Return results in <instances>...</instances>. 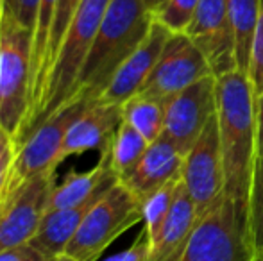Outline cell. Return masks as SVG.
Masks as SVG:
<instances>
[{
	"instance_id": "cell-1",
	"label": "cell",
	"mask_w": 263,
	"mask_h": 261,
	"mask_svg": "<svg viewBox=\"0 0 263 261\" xmlns=\"http://www.w3.org/2000/svg\"><path fill=\"white\" fill-rule=\"evenodd\" d=\"M217 118L224 165V195L249 240V209L256 159V98L247 73L217 77Z\"/></svg>"
},
{
	"instance_id": "cell-2",
	"label": "cell",
	"mask_w": 263,
	"mask_h": 261,
	"mask_svg": "<svg viewBox=\"0 0 263 261\" xmlns=\"http://www.w3.org/2000/svg\"><path fill=\"white\" fill-rule=\"evenodd\" d=\"M153 25L143 0H111L70 101H97ZM68 101V102H70Z\"/></svg>"
},
{
	"instance_id": "cell-3",
	"label": "cell",
	"mask_w": 263,
	"mask_h": 261,
	"mask_svg": "<svg viewBox=\"0 0 263 261\" xmlns=\"http://www.w3.org/2000/svg\"><path fill=\"white\" fill-rule=\"evenodd\" d=\"M109 2L111 0H83L76 18L72 20L58 49L54 63L50 66L49 77H47L38 113H36L25 138L43 120H47L55 111L65 108L72 98L77 79L81 75V70L84 66L88 52L93 45V39L97 36V31L101 27V22L104 18Z\"/></svg>"
},
{
	"instance_id": "cell-4",
	"label": "cell",
	"mask_w": 263,
	"mask_h": 261,
	"mask_svg": "<svg viewBox=\"0 0 263 261\" xmlns=\"http://www.w3.org/2000/svg\"><path fill=\"white\" fill-rule=\"evenodd\" d=\"M32 32L0 7V129L16 143L31 113Z\"/></svg>"
},
{
	"instance_id": "cell-5",
	"label": "cell",
	"mask_w": 263,
	"mask_h": 261,
	"mask_svg": "<svg viewBox=\"0 0 263 261\" xmlns=\"http://www.w3.org/2000/svg\"><path fill=\"white\" fill-rule=\"evenodd\" d=\"M138 222H142L140 200L125 185L115 183L86 213L65 254L76 261H99L118 236Z\"/></svg>"
},
{
	"instance_id": "cell-6",
	"label": "cell",
	"mask_w": 263,
	"mask_h": 261,
	"mask_svg": "<svg viewBox=\"0 0 263 261\" xmlns=\"http://www.w3.org/2000/svg\"><path fill=\"white\" fill-rule=\"evenodd\" d=\"M90 102L70 101L65 108H61L52 116L43 120L18 145L6 197L11 192H14L22 183L58 168L59 154H61L68 129L72 127V124L76 122V118L84 111V108Z\"/></svg>"
},
{
	"instance_id": "cell-7",
	"label": "cell",
	"mask_w": 263,
	"mask_h": 261,
	"mask_svg": "<svg viewBox=\"0 0 263 261\" xmlns=\"http://www.w3.org/2000/svg\"><path fill=\"white\" fill-rule=\"evenodd\" d=\"M55 185V170H49L22 183L0 202V252L34 238L49 211Z\"/></svg>"
},
{
	"instance_id": "cell-8",
	"label": "cell",
	"mask_w": 263,
	"mask_h": 261,
	"mask_svg": "<svg viewBox=\"0 0 263 261\" xmlns=\"http://www.w3.org/2000/svg\"><path fill=\"white\" fill-rule=\"evenodd\" d=\"M181 181L194 200L199 220L224 198V165L217 113L184 156Z\"/></svg>"
},
{
	"instance_id": "cell-9",
	"label": "cell",
	"mask_w": 263,
	"mask_h": 261,
	"mask_svg": "<svg viewBox=\"0 0 263 261\" xmlns=\"http://www.w3.org/2000/svg\"><path fill=\"white\" fill-rule=\"evenodd\" d=\"M251 245L236 220L231 202L222 198L199 220L177 261H251Z\"/></svg>"
},
{
	"instance_id": "cell-10",
	"label": "cell",
	"mask_w": 263,
	"mask_h": 261,
	"mask_svg": "<svg viewBox=\"0 0 263 261\" xmlns=\"http://www.w3.org/2000/svg\"><path fill=\"white\" fill-rule=\"evenodd\" d=\"M215 113L217 77L208 75L165 102L163 136L168 138L183 156H186Z\"/></svg>"
},
{
	"instance_id": "cell-11",
	"label": "cell",
	"mask_w": 263,
	"mask_h": 261,
	"mask_svg": "<svg viewBox=\"0 0 263 261\" xmlns=\"http://www.w3.org/2000/svg\"><path fill=\"white\" fill-rule=\"evenodd\" d=\"M208 75H213V72L197 45L184 32L172 34L149 81L138 95L166 102L184 88L192 86L194 83Z\"/></svg>"
},
{
	"instance_id": "cell-12",
	"label": "cell",
	"mask_w": 263,
	"mask_h": 261,
	"mask_svg": "<svg viewBox=\"0 0 263 261\" xmlns=\"http://www.w3.org/2000/svg\"><path fill=\"white\" fill-rule=\"evenodd\" d=\"M184 34L202 52L215 77L238 70L228 0H199L195 16Z\"/></svg>"
},
{
	"instance_id": "cell-13",
	"label": "cell",
	"mask_w": 263,
	"mask_h": 261,
	"mask_svg": "<svg viewBox=\"0 0 263 261\" xmlns=\"http://www.w3.org/2000/svg\"><path fill=\"white\" fill-rule=\"evenodd\" d=\"M170 36H172V32L153 18V25H151L145 39L117 70L109 86L99 97V101L107 102V104L124 106L127 101L136 97L149 81Z\"/></svg>"
},
{
	"instance_id": "cell-14",
	"label": "cell",
	"mask_w": 263,
	"mask_h": 261,
	"mask_svg": "<svg viewBox=\"0 0 263 261\" xmlns=\"http://www.w3.org/2000/svg\"><path fill=\"white\" fill-rule=\"evenodd\" d=\"M120 122L122 106L107 104L99 98L91 101L68 129L59 154V163L70 156L90 150H99V154L107 152Z\"/></svg>"
},
{
	"instance_id": "cell-15",
	"label": "cell",
	"mask_w": 263,
	"mask_h": 261,
	"mask_svg": "<svg viewBox=\"0 0 263 261\" xmlns=\"http://www.w3.org/2000/svg\"><path fill=\"white\" fill-rule=\"evenodd\" d=\"M184 156L177 150V147L165 136H159L156 142L149 143L133 172L120 181L129 188L142 204L156 190L165 186L172 179L179 177L183 170Z\"/></svg>"
},
{
	"instance_id": "cell-16",
	"label": "cell",
	"mask_w": 263,
	"mask_h": 261,
	"mask_svg": "<svg viewBox=\"0 0 263 261\" xmlns=\"http://www.w3.org/2000/svg\"><path fill=\"white\" fill-rule=\"evenodd\" d=\"M197 224V209H195L190 193L184 190L183 181H181L172 209H170L158 238L151 245L147 261H177L186 249Z\"/></svg>"
},
{
	"instance_id": "cell-17",
	"label": "cell",
	"mask_w": 263,
	"mask_h": 261,
	"mask_svg": "<svg viewBox=\"0 0 263 261\" xmlns=\"http://www.w3.org/2000/svg\"><path fill=\"white\" fill-rule=\"evenodd\" d=\"M115 183H118V177L111 170L109 157L107 154H101V159L91 170L83 172V174L70 172L68 177L61 185H55L52 195H50L49 211L86 204V202L101 197Z\"/></svg>"
},
{
	"instance_id": "cell-18",
	"label": "cell",
	"mask_w": 263,
	"mask_h": 261,
	"mask_svg": "<svg viewBox=\"0 0 263 261\" xmlns=\"http://www.w3.org/2000/svg\"><path fill=\"white\" fill-rule=\"evenodd\" d=\"M97 200L99 197L83 206H76V208H63L47 211L38 233L29 242V245H32L36 251L42 252L47 259L55 258L59 254H65L66 247H68L70 242L76 236V233L79 231L86 213L90 211V208Z\"/></svg>"
},
{
	"instance_id": "cell-19",
	"label": "cell",
	"mask_w": 263,
	"mask_h": 261,
	"mask_svg": "<svg viewBox=\"0 0 263 261\" xmlns=\"http://www.w3.org/2000/svg\"><path fill=\"white\" fill-rule=\"evenodd\" d=\"M260 0H228L229 22H231L233 39H235L236 66L243 73H249L254 36L260 22Z\"/></svg>"
},
{
	"instance_id": "cell-20",
	"label": "cell",
	"mask_w": 263,
	"mask_h": 261,
	"mask_svg": "<svg viewBox=\"0 0 263 261\" xmlns=\"http://www.w3.org/2000/svg\"><path fill=\"white\" fill-rule=\"evenodd\" d=\"M147 147H149V142H147L138 131L133 129L127 122L122 120L117 132H115V136H113L109 150L104 152L107 154V157H109L111 170L115 172L118 181H124V179L131 174L133 168L142 159Z\"/></svg>"
},
{
	"instance_id": "cell-21",
	"label": "cell",
	"mask_w": 263,
	"mask_h": 261,
	"mask_svg": "<svg viewBox=\"0 0 263 261\" xmlns=\"http://www.w3.org/2000/svg\"><path fill=\"white\" fill-rule=\"evenodd\" d=\"M122 120L136 129L149 143L163 134L165 126V102L136 95L122 106Z\"/></svg>"
},
{
	"instance_id": "cell-22",
	"label": "cell",
	"mask_w": 263,
	"mask_h": 261,
	"mask_svg": "<svg viewBox=\"0 0 263 261\" xmlns=\"http://www.w3.org/2000/svg\"><path fill=\"white\" fill-rule=\"evenodd\" d=\"M179 185H181V175L172 179L170 183H166L165 186H161L153 195H149L142 202V224H143L142 229L149 236L151 245L158 238L159 231H161L163 224H165L166 216H168L170 209H172L174 198L177 195Z\"/></svg>"
},
{
	"instance_id": "cell-23",
	"label": "cell",
	"mask_w": 263,
	"mask_h": 261,
	"mask_svg": "<svg viewBox=\"0 0 263 261\" xmlns=\"http://www.w3.org/2000/svg\"><path fill=\"white\" fill-rule=\"evenodd\" d=\"M81 4H83V0H58V4H55L54 24H52V31H50L49 49H47L45 77H43V90H45L47 77H49L50 66H52V63H54V57H55V54H58L59 45H61L63 38H65L66 31H68L70 24H72V20L76 18V14H77V11H79ZM42 97H43V93H42ZM40 102H42V101H40ZM38 108H40V106H38ZM36 113H38V109H36ZM34 116H32V120H34ZM32 120H31V124H32ZM31 124H29V127H31ZM29 127H27V131H29ZM25 134H27V132H25ZM24 138H25V136H24ZM22 142H24V139H22Z\"/></svg>"
},
{
	"instance_id": "cell-24",
	"label": "cell",
	"mask_w": 263,
	"mask_h": 261,
	"mask_svg": "<svg viewBox=\"0 0 263 261\" xmlns=\"http://www.w3.org/2000/svg\"><path fill=\"white\" fill-rule=\"evenodd\" d=\"M199 0H165L153 11V18L172 34H183L190 27Z\"/></svg>"
},
{
	"instance_id": "cell-25",
	"label": "cell",
	"mask_w": 263,
	"mask_h": 261,
	"mask_svg": "<svg viewBox=\"0 0 263 261\" xmlns=\"http://www.w3.org/2000/svg\"><path fill=\"white\" fill-rule=\"evenodd\" d=\"M249 245L251 261H263V172L253 177L249 209Z\"/></svg>"
},
{
	"instance_id": "cell-26",
	"label": "cell",
	"mask_w": 263,
	"mask_h": 261,
	"mask_svg": "<svg viewBox=\"0 0 263 261\" xmlns=\"http://www.w3.org/2000/svg\"><path fill=\"white\" fill-rule=\"evenodd\" d=\"M18 143L9 132L0 129V202L4 200L9 186L11 170H13L14 156H16Z\"/></svg>"
},
{
	"instance_id": "cell-27",
	"label": "cell",
	"mask_w": 263,
	"mask_h": 261,
	"mask_svg": "<svg viewBox=\"0 0 263 261\" xmlns=\"http://www.w3.org/2000/svg\"><path fill=\"white\" fill-rule=\"evenodd\" d=\"M260 7V22H258L256 36H254V45H253V56H251V66H249V77L251 84H253L254 97L263 91V0Z\"/></svg>"
},
{
	"instance_id": "cell-28",
	"label": "cell",
	"mask_w": 263,
	"mask_h": 261,
	"mask_svg": "<svg viewBox=\"0 0 263 261\" xmlns=\"http://www.w3.org/2000/svg\"><path fill=\"white\" fill-rule=\"evenodd\" d=\"M2 6L11 13V16L34 34L36 16H38L40 0H2Z\"/></svg>"
},
{
	"instance_id": "cell-29",
	"label": "cell",
	"mask_w": 263,
	"mask_h": 261,
	"mask_svg": "<svg viewBox=\"0 0 263 261\" xmlns=\"http://www.w3.org/2000/svg\"><path fill=\"white\" fill-rule=\"evenodd\" d=\"M149 252H151V242L147 233L142 229V233L136 236V240L133 242L131 247L124 249V251L117 252V254L104 258L101 261H147L149 259Z\"/></svg>"
},
{
	"instance_id": "cell-30",
	"label": "cell",
	"mask_w": 263,
	"mask_h": 261,
	"mask_svg": "<svg viewBox=\"0 0 263 261\" xmlns=\"http://www.w3.org/2000/svg\"><path fill=\"white\" fill-rule=\"evenodd\" d=\"M254 98H256V159H254V175H256L263 172V91Z\"/></svg>"
},
{
	"instance_id": "cell-31",
	"label": "cell",
	"mask_w": 263,
	"mask_h": 261,
	"mask_svg": "<svg viewBox=\"0 0 263 261\" xmlns=\"http://www.w3.org/2000/svg\"><path fill=\"white\" fill-rule=\"evenodd\" d=\"M45 259L47 258L42 252L36 251V249L29 244L0 252V261H45Z\"/></svg>"
},
{
	"instance_id": "cell-32",
	"label": "cell",
	"mask_w": 263,
	"mask_h": 261,
	"mask_svg": "<svg viewBox=\"0 0 263 261\" xmlns=\"http://www.w3.org/2000/svg\"><path fill=\"white\" fill-rule=\"evenodd\" d=\"M143 2H145L147 9H149L151 13H153V11L156 9V7L159 6V4H163V2H165V0H143Z\"/></svg>"
},
{
	"instance_id": "cell-33",
	"label": "cell",
	"mask_w": 263,
	"mask_h": 261,
	"mask_svg": "<svg viewBox=\"0 0 263 261\" xmlns=\"http://www.w3.org/2000/svg\"><path fill=\"white\" fill-rule=\"evenodd\" d=\"M45 261H76V259L70 258L68 254H59V256H55V258H49V259H45Z\"/></svg>"
},
{
	"instance_id": "cell-34",
	"label": "cell",
	"mask_w": 263,
	"mask_h": 261,
	"mask_svg": "<svg viewBox=\"0 0 263 261\" xmlns=\"http://www.w3.org/2000/svg\"><path fill=\"white\" fill-rule=\"evenodd\" d=\"M0 7H2V0H0Z\"/></svg>"
}]
</instances>
